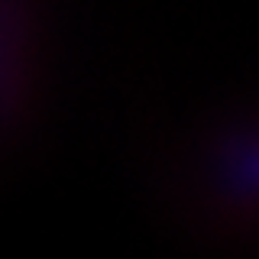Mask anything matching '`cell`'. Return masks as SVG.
Listing matches in <instances>:
<instances>
[{
  "mask_svg": "<svg viewBox=\"0 0 259 259\" xmlns=\"http://www.w3.org/2000/svg\"><path fill=\"white\" fill-rule=\"evenodd\" d=\"M23 55H26V39H23V16L13 0H0V117L16 107L23 94Z\"/></svg>",
  "mask_w": 259,
  "mask_h": 259,
  "instance_id": "1",
  "label": "cell"
}]
</instances>
